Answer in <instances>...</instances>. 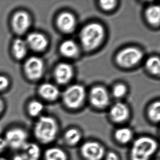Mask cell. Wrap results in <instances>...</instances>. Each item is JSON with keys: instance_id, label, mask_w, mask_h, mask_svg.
I'll use <instances>...</instances> for the list:
<instances>
[{"instance_id": "cell-1", "label": "cell", "mask_w": 160, "mask_h": 160, "mask_svg": "<svg viewBox=\"0 0 160 160\" xmlns=\"http://www.w3.org/2000/svg\"><path fill=\"white\" fill-rule=\"evenodd\" d=\"M61 127L55 116L42 115L36 119L32 127L33 136L39 144L50 145L58 138Z\"/></svg>"}, {"instance_id": "cell-2", "label": "cell", "mask_w": 160, "mask_h": 160, "mask_svg": "<svg viewBox=\"0 0 160 160\" xmlns=\"http://www.w3.org/2000/svg\"><path fill=\"white\" fill-rule=\"evenodd\" d=\"M159 150L158 140L149 135L135 137L129 146V160H152Z\"/></svg>"}, {"instance_id": "cell-3", "label": "cell", "mask_w": 160, "mask_h": 160, "mask_svg": "<svg viewBox=\"0 0 160 160\" xmlns=\"http://www.w3.org/2000/svg\"><path fill=\"white\" fill-rule=\"evenodd\" d=\"M104 30L98 23H91L84 27L79 35L84 49L91 51L98 47L103 40Z\"/></svg>"}, {"instance_id": "cell-4", "label": "cell", "mask_w": 160, "mask_h": 160, "mask_svg": "<svg viewBox=\"0 0 160 160\" xmlns=\"http://www.w3.org/2000/svg\"><path fill=\"white\" fill-rule=\"evenodd\" d=\"M78 148L81 160H103L108 150L103 142L95 138L84 140Z\"/></svg>"}, {"instance_id": "cell-5", "label": "cell", "mask_w": 160, "mask_h": 160, "mask_svg": "<svg viewBox=\"0 0 160 160\" xmlns=\"http://www.w3.org/2000/svg\"><path fill=\"white\" fill-rule=\"evenodd\" d=\"M86 99V91L82 86L78 85L69 87L62 95L63 105L67 110L72 112H76L81 109Z\"/></svg>"}, {"instance_id": "cell-6", "label": "cell", "mask_w": 160, "mask_h": 160, "mask_svg": "<svg viewBox=\"0 0 160 160\" xmlns=\"http://www.w3.org/2000/svg\"><path fill=\"white\" fill-rule=\"evenodd\" d=\"M5 138L8 148L15 151H20L28 142V131L23 126L14 125L10 126L4 132Z\"/></svg>"}, {"instance_id": "cell-7", "label": "cell", "mask_w": 160, "mask_h": 160, "mask_svg": "<svg viewBox=\"0 0 160 160\" xmlns=\"http://www.w3.org/2000/svg\"><path fill=\"white\" fill-rule=\"evenodd\" d=\"M132 111L125 103L118 102L108 108L107 118L108 121L116 126L127 125L132 118Z\"/></svg>"}, {"instance_id": "cell-8", "label": "cell", "mask_w": 160, "mask_h": 160, "mask_svg": "<svg viewBox=\"0 0 160 160\" xmlns=\"http://www.w3.org/2000/svg\"><path fill=\"white\" fill-rule=\"evenodd\" d=\"M89 101L92 107L97 111H103L110 106V96L102 87H94L91 90Z\"/></svg>"}, {"instance_id": "cell-9", "label": "cell", "mask_w": 160, "mask_h": 160, "mask_svg": "<svg viewBox=\"0 0 160 160\" xmlns=\"http://www.w3.org/2000/svg\"><path fill=\"white\" fill-rule=\"evenodd\" d=\"M143 57L141 50L136 48L129 47L121 50L117 55L116 60L120 66L128 68L136 65Z\"/></svg>"}, {"instance_id": "cell-10", "label": "cell", "mask_w": 160, "mask_h": 160, "mask_svg": "<svg viewBox=\"0 0 160 160\" xmlns=\"http://www.w3.org/2000/svg\"><path fill=\"white\" fill-rule=\"evenodd\" d=\"M62 138L65 146L68 148H74L79 147L84 141V133L81 128L72 125L63 131Z\"/></svg>"}, {"instance_id": "cell-11", "label": "cell", "mask_w": 160, "mask_h": 160, "mask_svg": "<svg viewBox=\"0 0 160 160\" xmlns=\"http://www.w3.org/2000/svg\"><path fill=\"white\" fill-rule=\"evenodd\" d=\"M112 139L121 147L129 146L134 139V132L127 125L117 126L112 132Z\"/></svg>"}, {"instance_id": "cell-12", "label": "cell", "mask_w": 160, "mask_h": 160, "mask_svg": "<svg viewBox=\"0 0 160 160\" xmlns=\"http://www.w3.org/2000/svg\"><path fill=\"white\" fill-rule=\"evenodd\" d=\"M43 70V62L37 57L30 58L25 63V72L28 78L32 80L40 78L42 75Z\"/></svg>"}, {"instance_id": "cell-13", "label": "cell", "mask_w": 160, "mask_h": 160, "mask_svg": "<svg viewBox=\"0 0 160 160\" xmlns=\"http://www.w3.org/2000/svg\"><path fill=\"white\" fill-rule=\"evenodd\" d=\"M44 160H70V156L67 151L62 147L58 146H51L48 147L43 152Z\"/></svg>"}, {"instance_id": "cell-14", "label": "cell", "mask_w": 160, "mask_h": 160, "mask_svg": "<svg viewBox=\"0 0 160 160\" xmlns=\"http://www.w3.org/2000/svg\"><path fill=\"white\" fill-rule=\"evenodd\" d=\"M30 18L28 15L23 12L16 13L12 19L14 30L18 34H23L27 31L30 25Z\"/></svg>"}, {"instance_id": "cell-15", "label": "cell", "mask_w": 160, "mask_h": 160, "mask_svg": "<svg viewBox=\"0 0 160 160\" xmlns=\"http://www.w3.org/2000/svg\"><path fill=\"white\" fill-rule=\"evenodd\" d=\"M25 160H40L42 152L40 144L37 142L28 141L20 151Z\"/></svg>"}, {"instance_id": "cell-16", "label": "cell", "mask_w": 160, "mask_h": 160, "mask_svg": "<svg viewBox=\"0 0 160 160\" xmlns=\"http://www.w3.org/2000/svg\"><path fill=\"white\" fill-rule=\"evenodd\" d=\"M73 75V70L70 64L62 63L59 64L55 71V77L58 83L65 84L72 79Z\"/></svg>"}, {"instance_id": "cell-17", "label": "cell", "mask_w": 160, "mask_h": 160, "mask_svg": "<svg viewBox=\"0 0 160 160\" xmlns=\"http://www.w3.org/2000/svg\"><path fill=\"white\" fill-rule=\"evenodd\" d=\"M57 24L61 30L64 32L73 31L76 26V20L72 14L69 12L61 14L57 20Z\"/></svg>"}, {"instance_id": "cell-18", "label": "cell", "mask_w": 160, "mask_h": 160, "mask_svg": "<svg viewBox=\"0 0 160 160\" xmlns=\"http://www.w3.org/2000/svg\"><path fill=\"white\" fill-rule=\"evenodd\" d=\"M26 42L32 49L37 51H42L48 46L46 38L39 33H31L28 36Z\"/></svg>"}, {"instance_id": "cell-19", "label": "cell", "mask_w": 160, "mask_h": 160, "mask_svg": "<svg viewBox=\"0 0 160 160\" xmlns=\"http://www.w3.org/2000/svg\"><path fill=\"white\" fill-rule=\"evenodd\" d=\"M145 118L150 124L158 125L160 121V102L154 101L150 104L146 109Z\"/></svg>"}, {"instance_id": "cell-20", "label": "cell", "mask_w": 160, "mask_h": 160, "mask_svg": "<svg viewBox=\"0 0 160 160\" xmlns=\"http://www.w3.org/2000/svg\"><path fill=\"white\" fill-rule=\"evenodd\" d=\"M39 93L45 100L48 102H54L60 95L58 89L52 84H44L40 87Z\"/></svg>"}, {"instance_id": "cell-21", "label": "cell", "mask_w": 160, "mask_h": 160, "mask_svg": "<svg viewBox=\"0 0 160 160\" xmlns=\"http://www.w3.org/2000/svg\"><path fill=\"white\" fill-rule=\"evenodd\" d=\"M60 50L61 54L67 58H75L79 53L78 46L72 40H67L63 42L61 45Z\"/></svg>"}, {"instance_id": "cell-22", "label": "cell", "mask_w": 160, "mask_h": 160, "mask_svg": "<svg viewBox=\"0 0 160 160\" xmlns=\"http://www.w3.org/2000/svg\"><path fill=\"white\" fill-rule=\"evenodd\" d=\"M44 110V105L39 101L33 100L28 104L27 112L29 118H38L42 115Z\"/></svg>"}, {"instance_id": "cell-23", "label": "cell", "mask_w": 160, "mask_h": 160, "mask_svg": "<svg viewBox=\"0 0 160 160\" xmlns=\"http://www.w3.org/2000/svg\"><path fill=\"white\" fill-rule=\"evenodd\" d=\"M28 50L27 42L21 39H17L13 45V52L15 58L21 59L26 56Z\"/></svg>"}, {"instance_id": "cell-24", "label": "cell", "mask_w": 160, "mask_h": 160, "mask_svg": "<svg viewBox=\"0 0 160 160\" xmlns=\"http://www.w3.org/2000/svg\"><path fill=\"white\" fill-rule=\"evenodd\" d=\"M146 17L148 22L152 25H159L160 20V8L159 6L149 7L146 12Z\"/></svg>"}, {"instance_id": "cell-25", "label": "cell", "mask_w": 160, "mask_h": 160, "mask_svg": "<svg viewBox=\"0 0 160 160\" xmlns=\"http://www.w3.org/2000/svg\"><path fill=\"white\" fill-rule=\"evenodd\" d=\"M146 66L148 71L154 75H158L160 73V59L157 57L149 58L146 62Z\"/></svg>"}, {"instance_id": "cell-26", "label": "cell", "mask_w": 160, "mask_h": 160, "mask_svg": "<svg viewBox=\"0 0 160 160\" xmlns=\"http://www.w3.org/2000/svg\"><path fill=\"white\" fill-rule=\"evenodd\" d=\"M126 88L123 84H119L116 85L113 88L112 94L115 98L120 99L124 97L126 94Z\"/></svg>"}, {"instance_id": "cell-27", "label": "cell", "mask_w": 160, "mask_h": 160, "mask_svg": "<svg viewBox=\"0 0 160 160\" xmlns=\"http://www.w3.org/2000/svg\"><path fill=\"white\" fill-rule=\"evenodd\" d=\"M103 160H122L119 153L114 150H107Z\"/></svg>"}, {"instance_id": "cell-28", "label": "cell", "mask_w": 160, "mask_h": 160, "mask_svg": "<svg viewBox=\"0 0 160 160\" xmlns=\"http://www.w3.org/2000/svg\"><path fill=\"white\" fill-rule=\"evenodd\" d=\"M100 5L102 9L105 11H110L113 10L116 5V1H101L100 2Z\"/></svg>"}, {"instance_id": "cell-29", "label": "cell", "mask_w": 160, "mask_h": 160, "mask_svg": "<svg viewBox=\"0 0 160 160\" xmlns=\"http://www.w3.org/2000/svg\"><path fill=\"white\" fill-rule=\"evenodd\" d=\"M9 80L5 77L0 76V91L4 90L8 87Z\"/></svg>"}, {"instance_id": "cell-30", "label": "cell", "mask_w": 160, "mask_h": 160, "mask_svg": "<svg viewBox=\"0 0 160 160\" xmlns=\"http://www.w3.org/2000/svg\"><path fill=\"white\" fill-rule=\"evenodd\" d=\"M8 148L6 140L3 136H0V154L4 152Z\"/></svg>"}, {"instance_id": "cell-31", "label": "cell", "mask_w": 160, "mask_h": 160, "mask_svg": "<svg viewBox=\"0 0 160 160\" xmlns=\"http://www.w3.org/2000/svg\"><path fill=\"white\" fill-rule=\"evenodd\" d=\"M25 160V159L23 154L20 152L14 154L12 160Z\"/></svg>"}, {"instance_id": "cell-32", "label": "cell", "mask_w": 160, "mask_h": 160, "mask_svg": "<svg viewBox=\"0 0 160 160\" xmlns=\"http://www.w3.org/2000/svg\"><path fill=\"white\" fill-rule=\"evenodd\" d=\"M4 108H5V106H4V103L1 99H0V117H1L4 112Z\"/></svg>"}, {"instance_id": "cell-33", "label": "cell", "mask_w": 160, "mask_h": 160, "mask_svg": "<svg viewBox=\"0 0 160 160\" xmlns=\"http://www.w3.org/2000/svg\"><path fill=\"white\" fill-rule=\"evenodd\" d=\"M0 160H11L8 159L6 157H3V156H0Z\"/></svg>"}, {"instance_id": "cell-34", "label": "cell", "mask_w": 160, "mask_h": 160, "mask_svg": "<svg viewBox=\"0 0 160 160\" xmlns=\"http://www.w3.org/2000/svg\"><path fill=\"white\" fill-rule=\"evenodd\" d=\"M159 160V159H153V160Z\"/></svg>"}]
</instances>
